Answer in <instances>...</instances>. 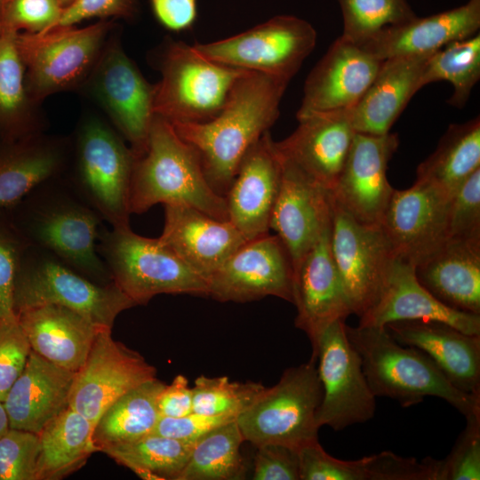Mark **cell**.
I'll return each instance as SVG.
<instances>
[{
	"instance_id": "2e32d148",
	"label": "cell",
	"mask_w": 480,
	"mask_h": 480,
	"mask_svg": "<svg viewBox=\"0 0 480 480\" xmlns=\"http://www.w3.org/2000/svg\"><path fill=\"white\" fill-rule=\"evenodd\" d=\"M156 378V369L139 352L115 340L111 329H102L85 362L75 372L68 406L94 426L120 396Z\"/></svg>"
},
{
	"instance_id": "ffe728a7",
	"label": "cell",
	"mask_w": 480,
	"mask_h": 480,
	"mask_svg": "<svg viewBox=\"0 0 480 480\" xmlns=\"http://www.w3.org/2000/svg\"><path fill=\"white\" fill-rule=\"evenodd\" d=\"M383 60L341 36L308 74L297 118L314 112L354 108Z\"/></svg>"
},
{
	"instance_id": "f1b7e54d",
	"label": "cell",
	"mask_w": 480,
	"mask_h": 480,
	"mask_svg": "<svg viewBox=\"0 0 480 480\" xmlns=\"http://www.w3.org/2000/svg\"><path fill=\"white\" fill-rule=\"evenodd\" d=\"M419 283L445 306L480 315V238H447L414 265Z\"/></svg>"
},
{
	"instance_id": "7a4b0ae2",
	"label": "cell",
	"mask_w": 480,
	"mask_h": 480,
	"mask_svg": "<svg viewBox=\"0 0 480 480\" xmlns=\"http://www.w3.org/2000/svg\"><path fill=\"white\" fill-rule=\"evenodd\" d=\"M8 211L28 244L48 251L97 284H113L96 249L102 219L63 175L42 183Z\"/></svg>"
},
{
	"instance_id": "836d02e7",
	"label": "cell",
	"mask_w": 480,
	"mask_h": 480,
	"mask_svg": "<svg viewBox=\"0 0 480 480\" xmlns=\"http://www.w3.org/2000/svg\"><path fill=\"white\" fill-rule=\"evenodd\" d=\"M16 34L0 36V144L45 132L42 104L28 93Z\"/></svg>"
},
{
	"instance_id": "ab89813d",
	"label": "cell",
	"mask_w": 480,
	"mask_h": 480,
	"mask_svg": "<svg viewBox=\"0 0 480 480\" xmlns=\"http://www.w3.org/2000/svg\"><path fill=\"white\" fill-rule=\"evenodd\" d=\"M480 79V34L452 42L428 59L419 88L439 81L449 82L453 92L449 104L462 108Z\"/></svg>"
},
{
	"instance_id": "b9f144b4",
	"label": "cell",
	"mask_w": 480,
	"mask_h": 480,
	"mask_svg": "<svg viewBox=\"0 0 480 480\" xmlns=\"http://www.w3.org/2000/svg\"><path fill=\"white\" fill-rule=\"evenodd\" d=\"M265 388L260 382L231 381L227 376L201 375L195 380L192 387L193 412L237 419L256 401Z\"/></svg>"
},
{
	"instance_id": "f907efd6",
	"label": "cell",
	"mask_w": 480,
	"mask_h": 480,
	"mask_svg": "<svg viewBox=\"0 0 480 480\" xmlns=\"http://www.w3.org/2000/svg\"><path fill=\"white\" fill-rule=\"evenodd\" d=\"M138 12V0H75L63 9L56 26H74L93 18L132 20Z\"/></svg>"
},
{
	"instance_id": "8992f818",
	"label": "cell",
	"mask_w": 480,
	"mask_h": 480,
	"mask_svg": "<svg viewBox=\"0 0 480 480\" xmlns=\"http://www.w3.org/2000/svg\"><path fill=\"white\" fill-rule=\"evenodd\" d=\"M149 60L161 75L154 84V114L172 124L213 118L236 82L251 72L212 61L171 37L149 53Z\"/></svg>"
},
{
	"instance_id": "52a82bcc",
	"label": "cell",
	"mask_w": 480,
	"mask_h": 480,
	"mask_svg": "<svg viewBox=\"0 0 480 480\" xmlns=\"http://www.w3.org/2000/svg\"><path fill=\"white\" fill-rule=\"evenodd\" d=\"M96 249L112 282L135 305L158 294L208 296L206 280L158 238L134 233L130 226L99 229Z\"/></svg>"
},
{
	"instance_id": "4fadbf2b",
	"label": "cell",
	"mask_w": 480,
	"mask_h": 480,
	"mask_svg": "<svg viewBox=\"0 0 480 480\" xmlns=\"http://www.w3.org/2000/svg\"><path fill=\"white\" fill-rule=\"evenodd\" d=\"M330 244L353 314L358 317L378 300L396 256L380 225L358 222L331 196Z\"/></svg>"
},
{
	"instance_id": "6da1fadb",
	"label": "cell",
	"mask_w": 480,
	"mask_h": 480,
	"mask_svg": "<svg viewBox=\"0 0 480 480\" xmlns=\"http://www.w3.org/2000/svg\"><path fill=\"white\" fill-rule=\"evenodd\" d=\"M289 83L285 78L248 72L213 118L171 124L196 153L208 183L219 195L225 197L246 152L278 118Z\"/></svg>"
},
{
	"instance_id": "5bb4252c",
	"label": "cell",
	"mask_w": 480,
	"mask_h": 480,
	"mask_svg": "<svg viewBox=\"0 0 480 480\" xmlns=\"http://www.w3.org/2000/svg\"><path fill=\"white\" fill-rule=\"evenodd\" d=\"M345 322L332 324L320 338L315 356L323 396L316 414L320 428L342 430L370 420L375 413L373 395L359 354L349 342Z\"/></svg>"
},
{
	"instance_id": "8d00e7d4",
	"label": "cell",
	"mask_w": 480,
	"mask_h": 480,
	"mask_svg": "<svg viewBox=\"0 0 480 480\" xmlns=\"http://www.w3.org/2000/svg\"><path fill=\"white\" fill-rule=\"evenodd\" d=\"M164 386L156 378L115 401L94 425L92 440L98 452L151 434L160 418L157 399Z\"/></svg>"
},
{
	"instance_id": "d6986e66",
	"label": "cell",
	"mask_w": 480,
	"mask_h": 480,
	"mask_svg": "<svg viewBox=\"0 0 480 480\" xmlns=\"http://www.w3.org/2000/svg\"><path fill=\"white\" fill-rule=\"evenodd\" d=\"M450 198L420 180L395 189L380 226L396 256L415 265L448 238Z\"/></svg>"
},
{
	"instance_id": "f6af8a7d",
	"label": "cell",
	"mask_w": 480,
	"mask_h": 480,
	"mask_svg": "<svg viewBox=\"0 0 480 480\" xmlns=\"http://www.w3.org/2000/svg\"><path fill=\"white\" fill-rule=\"evenodd\" d=\"M38 434L15 428L0 437V480H37Z\"/></svg>"
},
{
	"instance_id": "f35d334b",
	"label": "cell",
	"mask_w": 480,
	"mask_h": 480,
	"mask_svg": "<svg viewBox=\"0 0 480 480\" xmlns=\"http://www.w3.org/2000/svg\"><path fill=\"white\" fill-rule=\"evenodd\" d=\"M195 442L155 433L102 452L145 480H177Z\"/></svg>"
},
{
	"instance_id": "681fc988",
	"label": "cell",
	"mask_w": 480,
	"mask_h": 480,
	"mask_svg": "<svg viewBox=\"0 0 480 480\" xmlns=\"http://www.w3.org/2000/svg\"><path fill=\"white\" fill-rule=\"evenodd\" d=\"M254 480H300V461L297 449L279 444H262L255 446Z\"/></svg>"
},
{
	"instance_id": "e575fe53",
	"label": "cell",
	"mask_w": 480,
	"mask_h": 480,
	"mask_svg": "<svg viewBox=\"0 0 480 480\" xmlns=\"http://www.w3.org/2000/svg\"><path fill=\"white\" fill-rule=\"evenodd\" d=\"M93 424L69 406L38 433L40 452L37 480L61 479L82 468L98 452Z\"/></svg>"
},
{
	"instance_id": "c3c4849f",
	"label": "cell",
	"mask_w": 480,
	"mask_h": 480,
	"mask_svg": "<svg viewBox=\"0 0 480 480\" xmlns=\"http://www.w3.org/2000/svg\"><path fill=\"white\" fill-rule=\"evenodd\" d=\"M30 344L17 317L0 323V400L4 402L7 393L21 374L29 354Z\"/></svg>"
},
{
	"instance_id": "f546056e",
	"label": "cell",
	"mask_w": 480,
	"mask_h": 480,
	"mask_svg": "<svg viewBox=\"0 0 480 480\" xmlns=\"http://www.w3.org/2000/svg\"><path fill=\"white\" fill-rule=\"evenodd\" d=\"M70 137L45 132L0 144V209L10 210L42 183L62 176Z\"/></svg>"
},
{
	"instance_id": "4dcf8cb0",
	"label": "cell",
	"mask_w": 480,
	"mask_h": 480,
	"mask_svg": "<svg viewBox=\"0 0 480 480\" xmlns=\"http://www.w3.org/2000/svg\"><path fill=\"white\" fill-rule=\"evenodd\" d=\"M74 376L31 350L4 400L10 428L38 434L68 406Z\"/></svg>"
},
{
	"instance_id": "ba28073f",
	"label": "cell",
	"mask_w": 480,
	"mask_h": 480,
	"mask_svg": "<svg viewBox=\"0 0 480 480\" xmlns=\"http://www.w3.org/2000/svg\"><path fill=\"white\" fill-rule=\"evenodd\" d=\"M115 30L109 20L77 28L55 26L38 34H16L26 87L38 103L55 93L77 92Z\"/></svg>"
},
{
	"instance_id": "7dc6e473",
	"label": "cell",
	"mask_w": 480,
	"mask_h": 480,
	"mask_svg": "<svg viewBox=\"0 0 480 480\" xmlns=\"http://www.w3.org/2000/svg\"><path fill=\"white\" fill-rule=\"evenodd\" d=\"M447 231L448 238H480V169L451 196Z\"/></svg>"
},
{
	"instance_id": "7bdbcfd3",
	"label": "cell",
	"mask_w": 480,
	"mask_h": 480,
	"mask_svg": "<svg viewBox=\"0 0 480 480\" xmlns=\"http://www.w3.org/2000/svg\"><path fill=\"white\" fill-rule=\"evenodd\" d=\"M62 12L56 0H0V36L44 32L58 24Z\"/></svg>"
},
{
	"instance_id": "d4e9b609",
	"label": "cell",
	"mask_w": 480,
	"mask_h": 480,
	"mask_svg": "<svg viewBox=\"0 0 480 480\" xmlns=\"http://www.w3.org/2000/svg\"><path fill=\"white\" fill-rule=\"evenodd\" d=\"M445 323L469 334H480V315L452 309L429 293L418 281L414 265L395 256L376 303L359 317L360 326L384 327L396 321Z\"/></svg>"
},
{
	"instance_id": "7402d4cb",
	"label": "cell",
	"mask_w": 480,
	"mask_h": 480,
	"mask_svg": "<svg viewBox=\"0 0 480 480\" xmlns=\"http://www.w3.org/2000/svg\"><path fill=\"white\" fill-rule=\"evenodd\" d=\"M297 120L294 132L275 141L276 148L281 156L331 192L356 134L351 108L314 112Z\"/></svg>"
},
{
	"instance_id": "83f0119b",
	"label": "cell",
	"mask_w": 480,
	"mask_h": 480,
	"mask_svg": "<svg viewBox=\"0 0 480 480\" xmlns=\"http://www.w3.org/2000/svg\"><path fill=\"white\" fill-rule=\"evenodd\" d=\"M31 349L49 362L77 372L102 328L78 312L57 304H43L15 312Z\"/></svg>"
},
{
	"instance_id": "74e56055",
	"label": "cell",
	"mask_w": 480,
	"mask_h": 480,
	"mask_svg": "<svg viewBox=\"0 0 480 480\" xmlns=\"http://www.w3.org/2000/svg\"><path fill=\"white\" fill-rule=\"evenodd\" d=\"M236 420L197 439L177 480H239L245 476Z\"/></svg>"
},
{
	"instance_id": "3957f363",
	"label": "cell",
	"mask_w": 480,
	"mask_h": 480,
	"mask_svg": "<svg viewBox=\"0 0 480 480\" xmlns=\"http://www.w3.org/2000/svg\"><path fill=\"white\" fill-rule=\"evenodd\" d=\"M345 331L376 397L390 398L407 408L435 396L465 418L480 413V396L454 387L424 352L398 343L385 327L345 324Z\"/></svg>"
},
{
	"instance_id": "5b68a950",
	"label": "cell",
	"mask_w": 480,
	"mask_h": 480,
	"mask_svg": "<svg viewBox=\"0 0 480 480\" xmlns=\"http://www.w3.org/2000/svg\"><path fill=\"white\" fill-rule=\"evenodd\" d=\"M70 137L63 174L72 188L111 228L130 226V188L136 156L110 123L86 110Z\"/></svg>"
},
{
	"instance_id": "816d5d0a",
	"label": "cell",
	"mask_w": 480,
	"mask_h": 480,
	"mask_svg": "<svg viewBox=\"0 0 480 480\" xmlns=\"http://www.w3.org/2000/svg\"><path fill=\"white\" fill-rule=\"evenodd\" d=\"M236 417L192 412L179 418L160 417L153 432L182 441L196 442L208 432L236 420Z\"/></svg>"
},
{
	"instance_id": "277c9868",
	"label": "cell",
	"mask_w": 480,
	"mask_h": 480,
	"mask_svg": "<svg viewBox=\"0 0 480 480\" xmlns=\"http://www.w3.org/2000/svg\"><path fill=\"white\" fill-rule=\"evenodd\" d=\"M157 204H184L228 220L226 199L208 183L196 153L169 122L155 115L146 151L135 159L130 212L141 214Z\"/></svg>"
},
{
	"instance_id": "d590c367",
	"label": "cell",
	"mask_w": 480,
	"mask_h": 480,
	"mask_svg": "<svg viewBox=\"0 0 480 480\" xmlns=\"http://www.w3.org/2000/svg\"><path fill=\"white\" fill-rule=\"evenodd\" d=\"M480 169V118L451 124L436 150L417 168L416 180L452 196Z\"/></svg>"
},
{
	"instance_id": "db71d44e",
	"label": "cell",
	"mask_w": 480,
	"mask_h": 480,
	"mask_svg": "<svg viewBox=\"0 0 480 480\" xmlns=\"http://www.w3.org/2000/svg\"><path fill=\"white\" fill-rule=\"evenodd\" d=\"M160 417L179 418L193 412V392L186 376L179 374L165 384L157 399Z\"/></svg>"
},
{
	"instance_id": "11a10c76",
	"label": "cell",
	"mask_w": 480,
	"mask_h": 480,
	"mask_svg": "<svg viewBox=\"0 0 480 480\" xmlns=\"http://www.w3.org/2000/svg\"><path fill=\"white\" fill-rule=\"evenodd\" d=\"M10 428L9 419L4 405V402L0 400V437L3 436Z\"/></svg>"
},
{
	"instance_id": "f5cc1de1",
	"label": "cell",
	"mask_w": 480,
	"mask_h": 480,
	"mask_svg": "<svg viewBox=\"0 0 480 480\" xmlns=\"http://www.w3.org/2000/svg\"><path fill=\"white\" fill-rule=\"evenodd\" d=\"M157 21L166 29L181 32L189 29L197 17L196 0H149Z\"/></svg>"
},
{
	"instance_id": "30bf717a",
	"label": "cell",
	"mask_w": 480,
	"mask_h": 480,
	"mask_svg": "<svg viewBox=\"0 0 480 480\" xmlns=\"http://www.w3.org/2000/svg\"><path fill=\"white\" fill-rule=\"evenodd\" d=\"M322 396L316 360L285 369L279 380L265 388L237 417L244 441L254 446L272 443L297 450L318 441L316 414Z\"/></svg>"
},
{
	"instance_id": "7c38bea8",
	"label": "cell",
	"mask_w": 480,
	"mask_h": 480,
	"mask_svg": "<svg viewBox=\"0 0 480 480\" xmlns=\"http://www.w3.org/2000/svg\"><path fill=\"white\" fill-rule=\"evenodd\" d=\"M316 42V32L309 22L279 15L235 36L192 45L217 63L291 81Z\"/></svg>"
},
{
	"instance_id": "ac0fdd59",
	"label": "cell",
	"mask_w": 480,
	"mask_h": 480,
	"mask_svg": "<svg viewBox=\"0 0 480 480\" xmlns=\"http://www.w3.org/2000/svg\"><path fill=\"white\" fill-rule=\"evenodd\" d=\"M331 224L305 254L294 272L296 328L308 336L313 358L321 336L336 321L353 314L332 258Z\"/></svg>"
},
{
	"instance_id": "9c48e42d",
	"label": "cell",
	"mask_w": 480,
	"mask_h": 480,
	"mask_svg": "<svg viewBox=\"0 0 480 480\" xmlns=\"http://www.w3.org/2000/svg\"><path fill=\"white\" fill-rule=\"evenodd\" d=\"M43 304L67 307L107 329L122 311L136 306L114 283L97 284L54 254L28 244L16 274L14 311Z\"/></svg>"
},
{
	"instance_id": "e0dca14e",
	"label": "cell",
	"mask_w": 480,
	"mask_h": 480,
	"mask_svg": "<svg viewBox=\"0 0 480 480\" xmlns=\"http://www.w3.org/2000/svg\"><path fill=\"white\" fill-rule=\"evenodd\" d=\"M399 146L396 133L356 132L334 188L332 200L358 222L380 225L395 191L387 178Z\"/></svg>"
},
{
	"instance_id": "484cf974",
	"label": "cell",
	"mask_w": 480,
	"mask_h": 480,
	"mask_svg": "<svg viewBox=\"0 0 480 480\" xmlns=\"http://www.w3.org/2000/svg\"><path fill=\"white\" fill-rule=\"evenodd\" d=\"M384 327L398 343L424 352L454 387L480 396V334L428 320L396 321Z\"/></svg>"
},
{
	"instance_id": "4316f807",
	"label": "cell",
	"mask_w": 480,
	"mask_h": 480,
	"mask_svg": "<svg viewBox=\"0 0 480 480\" xmlns=\"http://www.w3.org/2000/svg\"><path fill=\"white\" fill-rule=\"evenodd\" d=\"M480 0L427 17L382 28L358 44L376 58L385 60L400 56L432 54L446 44L479 33Z\"/></svg>"
},
{
	"instance_id": "d6a6232c",
	"label": "cell",
	"mask_w": 480,
	"mask_h": 480,
	"mask_svg": "<svg viewBox=\"0 0 480 480\" xmlns=\"http://www.w3.org/2000/svg\"><path fill=\"white\" fill-rule=\"evenodd\" d=\"M300 480H439V460L385 451L355 460L337 459L319 441L299 449Z\"/></svg>"
},
{
	"instance_id": "44dd1931",
	"label": "cell",
	"mask_w": 480,
	"mask_h": 480,
	"mask_svg": "<svg viewBox=\"0 0 480 480\" xmlns=\"http://www.w3.org/2000/svg\"><path fill=\"white\" fill-rule=\"evenodd\" d=\"M281 178L282 160L268 131L246 152L225 196L228 220L247 240L269 233Z\"/></svg>"
},
{
	"instance_id": "8fae6325",
	"label": "cell",
	"mask_w": 480,
	"mask_h": 480,
	"mask_svg": "<svg viewBox=\"0 0 480 480\" xmlns=\"http://www.w3.org/2000/svg\"><path fill=\"white\" fill-rule=\"evenodd\" d=\"M77 92L102 112L136 157L144 154L155 116L154 84L126 54L116 30Z\"/></svg>"
},
{
	"instance_id": "60d3db41",
	"label": "cell",
	"mask_w": 480,
	"mask_h": 480,
	"mask_svg": "<svg viewBox=\"0 0 480 480\" xmlns=\"http://www.w3.org/2000/svg\"><path fill=\"white\" fill-rule=\"evenodd\" d=\"M343 19L341 36L361 44L380 30L417 15L408 0H337Z\"/></svg>"
},
{
	"instance_id": "cb8c5ba5",
	"label": "cell",
	"mask_w": 480,
	"mask_h": 480,
	"mask_svg": "<svg viewBox=\"0 0 480 480\" xmlns=\"http://www.w3.org/2000/svg\"><path fill=\"white\" fill-rule=\"evenodd\" d=\"M159 239L205 280L248 240L228 220L184 204H164Z\"/></svg>"
},
{
	"instance_id": "ee69618b",
	"label": "cell",
	"mask_w": 480,
	"mask_h": 480,
	"mask_svg": "<svg viewBox=\"0 0 480 480\" xmlns=\"http://www.w3.org/2000/svg\"><path fill=\"white\" fill-rule=\"evenodd\" d=\"M28 245L9 211L0 209V323L16 319L15 279L21 255Z\"/></svg>"
},
{
	"instance_id": "1f68e13d",
	"label": "cell",
	"mask_w": 480,
	"mask_h": 480,
	"mask_svg": "<svg viewBox=\"0 0 480 480\" xmlns=\"http://www.w3.org/2000/svg\"><path fill=\"white\" fill-rule=\"evenodd\" d=\"M430 55L383 60L365 93L351 108L356 132L380 135L390 132L407 103L420 91L419 81Z\"/></svg>"
},
{
	"instance_id": "9f6ffc18",
	"label": "cell",
	"mask_w": 480,
	"mask_h": 480,
	"mask_svg": "<svg viewBox=\"0 0 480 480\" xmlns=\"http://www.w3.org/2000/svg\"><path fill=\"white\" fill-rule=\"evenodd\" d=\"M61 6L62 8H66L68 7V5H70L75 0H56Z\"/></svg>"
},
{
	"instance_id": "9a60e30c",
	"label": "cell",
	"mask_w": 480,
	"mask_h": 480,
	"mask_svg": "<svg viewBox=\"0 0 480 480\" xmlns=\"http://www.w3.org/2000/svg\"><path fill=\"white\" fill-rule=\"evenodd\" d=\"M206 282L208 296L220 302L273 296L293 303V261L276 234L245 242Z\"/></svg>"
},
{
	"instance_id": "bcb514c9",
	"label": "cell",
	"mask_w": 480,
	"mask_h": 480,
	"mask_svg": "<svg viewBox=\"0 0 480 480\" xmlns=\"http://www.w3.org/2000/svg\"><path fill=\"white\" fill-rule=\"evenodd\" d=\"M466 421L452 451L440 460L439 480L480 479V413Z\"/></svg>"
},
{
	"instance_id": "603a6c76",
	"label": "cell",
	"mask_w": 480,
	"mask_h": 480,
	"mask_svg": "<svg viewBox=\"0 0 480 480\" xmlns=\"http://www.w3.org/2000/svg\"><path fill=\"white\" fill-rule=\"evenodd\" d=\"M280 157L282 178L270 229L286 246L295 272L302 258L331 224V192L281 155Z\"/></svg>"
}]
</instances>
